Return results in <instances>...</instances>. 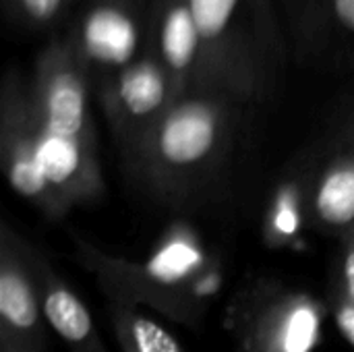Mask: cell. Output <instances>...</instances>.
Listing matches in <instances>:
<instances>
[{
    "mask_svg": "<svg viewBox=\"0 0 354 352\" xmlns=\"http://www.w3.org/2000/svg\"><path fill=\"white\" fill-rule=\"evenodd\" d=\"M322 322L317 299L278 282L243 288L226 311V328L243 352H313Z\"/></svg>",
    "mask_w": 354,
    "mask_h": 352,
    "instance_id": "5b68a950",
    "label": "cell"
},
{
    "mask_svg": "<svg viewBox=\"0 0 354 352\" xmlns=\"http://www.w3.org/2000/svg\"><path fill=\"white\" fill-rule=\"evenodd\" d=\"M73 243L75 257L97 278L108 301L149 305L170 319L195 322L218 290V270L187 226L172 228L141 263L108 255L79 234Z\"/></svg>",
    "mask_w": 354,
    "mask_h": 352,
    "instance_id": "3957f363",
    "label": "cell"
},
{
    "mask_svg": "<svg viewBox=\"0 0 354 352\" xmlns=\"http://www.w3.org/2000/svg\"><path fill=\"white\" fill-rule=\"evenodd\" d=\"M44 317L33 274L21 249V234L0 224V352H46Z\"/></svg>",
    "mask_w": 354,
    "mask_h": 352,
    "instance_id": "9c48e42d",
    "label": "cell"
},
{
    "mask_svg": "<svg viewBox=\"0 0 354 352\" xmlns=\"http://www.w3.org/2000/svg\"><path fill=\"white\" fill-rule=\"evenodd\" d=\"M147 8V50L170 75L178 98L207 89L203 39L191 0H151Z\"/></svg>",
    "mask_w": 354,
    "mask_h": 352,
    "instance_id": "30bf717a",
    "label": "cell"
},
{
    "mask_svg": "<svg viewBox=\"0 0 354 352\" xmlns=\"http://www.w3.org/2000/svg\"><path fill=\"white\" fill-rule=\"evenodd\" d=\"M2 10L8 23L29 29V31H39V29H50L58 25L73 0H0Z\"/></svg>",
    "mask_w": 354,
    "mask_h": 352,
    "instance_id": "2e32d148",
    "label": "cell"
},
{
    "mask_svg": "<svg viewBox=\"0 0 354 352\" xmlns=\"http://www.w3.org/2000/svg\"><path fill=\"white\" fill-rule=\"evenodd\" d=\"M332 313L342 338L354 349V303L332 284Z\"/></svg>",
    "mask_w": 354,
    "mask_h": 352,
    "instance_id": "e0dca14e",
    "label": "cell"
},
{
    "mask_svg": "<svg viewBox=\"0 0 354 352\" xmlns=\"http://www.w3.org/2000/svg\"><path fill=\"white\" fill-rule=\"evenodd\" d=\"M205 52L207 89L251 106L284 71L288 41L276 0H191Z\"/></svg>",
    "mask_w": 354,
    "mask_h": 352,
    "instance_id": "277c9868",
    "label": "cell"
},
{
    "mask_svg": "<svg viewBox=\"0 0 354 352\" xmlns=\"http://www.w3.org/2000/svg\"><path fill=\"white\" fill-rule=\"evenodd\" d=\"M110 324L122 352H187L153 317L124 301H108Z\"/></svg>",
    "mask_w": 354,
    "mask_h": 352,
    "instance_id": "5bb4252c",
    "label": "cell"
},
{
    "mask_svg": "<svg viewBox=\"0 0 354 352\" xmlns=\"http://www.w3.org/2000/svg\"><path fill=\"white\" fill-rule=\"evenodd\" d=\"M348 239H354V234H353V237H348Z\"/></svg>",
    "mask_w": 354,
    "mask_h": 352,
    "instance_id": "7402d4cb",
    "label": "cell"
},
{
    "mask_svg": "<svg viewBox=\"0 0 354 352\" xmlns=\"http://www.w3.org/2000/svg\"><path fill=\"white\" fill-rule=\"evenodd\" d=\"M0 166L19 197L50 220L64 216L39 166L29 79L15 66L4 73L0 91Z\"/></svg>",
    "mask_w": 354,
    "mask_h": 352,
    "instance_id": "ba28073f",
    "label": "cell"
},
{
    "mask_svg": "<svg viewBox=\"0 0 354 352\" xmlns=\"http://www.w3.org/2000/svg\"><path fill=\"white\" fill-rule=\"evenodd\" d=\"M143 0H87L64 35L97 89L147 48Z\"/></svg>",
    "mask_w": 354,
    "mask_h": 352,
    "instance_id": "8992f818",
    "label": "cell"
},
{
    "mask_svg": "<svg viewBox=\"0 0 354 352\" xmlns=\"http://www.w3.org/2000/svg\"><path fill=\"white\" fill-rule=\"evenodd\" d=\"M334 143L354 147V95L348 100V104L342 108V112L338 116L336 131H334Z\"/></svg>",
    "mask_w": 354,
    "mask_h": 352,
    "instance_id": "d6986e66",
    "label": "cell"
},
{
    "mask_svg": "<svg viewBox=\"0 0 354 352\" xmlns=\"http://www.w3.org/2000/svg\"><path fill=\"white\" fill-rule=\"evenodd\" d=\"M309 176L301 174L299 180L282 185L276 193V199L270 205L266 216V239L270 247H280L301 232L303 218L307 216V189Z\"/></svg>",
    "mask_w": 354,
    "mask_h": 352,
    "instance_id": "9a60e30c",
    "label": "cell"
},
{
    "mask_svg": "<svg viewBox=\"0 0 354 352\" xmlns=\"http://www.w3.org/2000/svg\"><path fill=\"white\" fill-rule=\"evenodd\" d=\"M97 98L127 166L143 137L156 127L178 93L166 68L145 48L135 62L97 87Z\"/></svg>",
    "mask_w": 354,
    "mask_h": 352,
    "instance_id": "52a82bcc",
    "label": "cell"
},
{
    "mask_svg": "<svg viewBox=\"0 0 354 352\" xmlns=\"http://www.w3.org/2000/svg\"><path fill=\"white\" fill-rule=\"evenodd\" d=\"M303 60H346L354 56V0H317L288 27Z\"/></svg>",
    "mask_w": 354,
    "mask_h": 352,
    "instance_id": "4fadbf2b",
    "label": "cell"
},
{
    "mask_svg": "<svg viewBox=\"0 0 354 352\" xmlns=\"http://www.w3.org/2000/svg\"><path fill=\"white\" fill-rule=\"evenodd\" d=\"M290 4H292V0H284V6H286V12H288V8H290Z\"/></svg>",
    "mask_w": 354,
    "mask_h": 352,
    "instance_id": "44dd1931",
    "label": "cell"
},
{
    "mask_svg": "<svg viewBox=\"0 0 354 352\" xmlns=\"http://www.w3.org/2000/svg\"><path fill=\"white\" fill-rule=\"evenodd\" d=\"M334 286L342 290L354 303V239L342 241V253H340Z\"/></svg>",
    "mask_w": 354,
    "mask_h": 352,
    "instance_id": "ac0fdd59",
    "label": "cell"
},
{
    "mask_svg": "<svg viewBox=\"0 0 354 352\" xmlns=\"http://www.w3.org/2000/svg\"><path fill=\"white\" fill-rule=\"evenodd\" d=\"M91 79L66 37L37 54L29 77L39 166L64 214L97 201L104 176L89 110Z\"/></svg>",
    "mask_w": 354,
    "mask_h": 352,
    "instance_id": "7a4b0ae2",
    "label": "cell"
},
{
    "mask_svg": "<svg viewBox=\"0 0 354 352\" xmlns=\"http://www.w3.org/2000/svg\"><path fill=\"white\" fill-rule=\"evenodd\" d=\"M249 106L222 91H189L172 102L124 166L158 201L185 207L224 170Z\"/></svg>",
    "mask_w": 354,
    "mask_h": 352,
    "instance_id": "6da1fadb",
    "label": "cell"
},
{
    "mask_svg": "<svg viewBox=\"0 0 354 352\" xmlns=\"http://www.w3.org/2000/svg\"><path fill=\"white\" fill-rule=\"evenodd\" d=\"M317 0H292V4H290V8H288V12H286V19H288V27L295 23V19L299 17V15H303L305 10H309L313 4H315Z\"/></svg>",
    "mask_w": 354,
    "mask_h": 352,
    "instance_id": "ffe728a7",
    "label": "cell"
},
{
    "mask_svg": "<svg viewBox=\"0 0 354 352\" xmlns=\"http://www.w3.org/2000/svg\"><path fill=\"white\" fill-rule=\"evenodd\" d=\"M307 216L319 230L346 241L354 234V147L332 141L326 162L309 176Z\"/></svg>",
    "mask_w": 354,
    "mask_h": 352,
    "instance_id": "7c38bea8",
    "label": "cell"
},
{
    "mask_svg": "<svg viewBox=\"0 0 354 352\" xmlns=\"http://www.w3.org/2000/svg\"><path fill=\"white\" fill-rule=\"evenodd\" d=\"M21 249L33 274L44 317L54 334L64 340L71 352H108L87 305L54 270L46 253L25 237H21Z\"/></svg>",
    "mask_w": 354,
    "mask_h": 352,
    "instance_id": "8fae6325",
    "label": "cell"
}]
</instances>
